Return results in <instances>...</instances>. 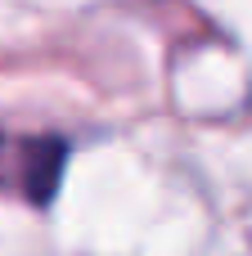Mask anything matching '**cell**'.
Segmentation results:
<instances>
[{"mask_svg":"<svg viewBox=\"0 0 252 256\" xmlns=\"http://www.w3.org/2000/svg\"><path fill=\"white\" fill-rule=\"evenodd\" d=\"M68 166V144L45 135L0 130V194H18L27 202H50Z\"/></svg>","mask_w":252,"mask_h":256,"instance_id":"obj_1","label":"cell"}]
</instances>
